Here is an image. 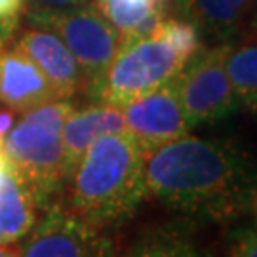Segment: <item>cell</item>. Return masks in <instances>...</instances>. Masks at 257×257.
<instances>
[{
  "instance_id": "1",
  "label": "cell",
  "mask_w": 257,
  "mask_h": 257,
  "mask_svg": "<svg viewBox=\"0 0 257 257\" xmlns=\"http://www.w3.org/2000/svg\"><path fill=\"white\" fill-rule=\"evenodd\" d=\"M149 198L187 223H232L246 217L257 196V166L229 139L187 134L145 156Z\"/></svg>"
},
{
  "instance_id": "2",
  "label": "cell",
  "mask_w": 257,
  "mask_h": 257,
  "mask_svg": "<svg viewBox=\"0 0 257 257\" xmlns=\"http://www.w3.org/2000/svg\"><path fill=\"white\" fill-rule=\"evenodd\" d=\"M145 156L128 132L95 139L67 179L61 204L105 230L132 219L149 198Z\"/></svg>"
},
{
  "instance_id": "3",
  "label": "cell",
  "mask_w": 257,
  "mask_h": 257,
  "mask_svg": "<svg viewBox=\"0 0 257 257\" xmlns=\"http://www.w3.org/2000/svg\"><path fill=\"white\" fill-rule=\"evenodd\" d=\"M71 110V99L48 101L19 114L2 138V151L8 164L25 179L40 211L57 202L55 198L65 187L61 136Z\"/></svg>"
},
{
  "instance_id": "4",
  "label": "cell",
  "mask_w": 257,
  "mask_h": 257,
  "mask_svg": "<svg viewBox=\"0 0 257 257\" xmlns=\"http://www.w3.org/2000/svg\"><path fill=\"white\" fill-rule=\"evenodd\" d=\"M191 57L162 35L122 40L109 67L84 88L90 101L124 107L172 82Z\"/></svg>"
},
{
  "instance_id": "5",
  "label": "cell",
  "mask_w": 257,
  "mask_h": 257,
  "mask_svg": "<svg viewBox=\"0 0 257 257\" xmlns=\"http://www.w3.org/2000/svg\"><path fill=\"white\" fill-rule=\"evenodd\" d=\"M27 18L31 25L54 31L67 44L82 69L86 86L101 76L122 44L120 33L92 4L65 10H27Z\"/></svg>"
},
{
  "instance_id": "6",
  "label": "cell",
  "mask_w": 257,
  "mask_h": 257,
  "mask_svg": "<svg viewBox=\"0 0 257 257\" xmlns=\"http://www.w3.org/2000/svg\"><path fill=\"white\" fill-rule=\"evenodd\" d=\"M229 44L200 50L175 76L179 101L191 126L213 124L240 109L234 88L225 67Z\"/></svg>"
},
{
  "instance_id": "7",
  "label": "cell",
  "mask_w": 257,
  "mask_h": 257,
  "mask_svg": "<svg viewBox=\"0 0 257 257\" xmlns=\"http://www.w3.org/2000/svg\"><path fill=\"white\" fill-rule=\"evenodd\" d=\"M18 257H120L114 240L86 219L50 204L35 227L19 240Z\"/></svg>"
},
{
  "instance_id": "8",
  "label": "cell",
  "mask_w": 257,
  "mask_h": 257,
  "mask_svg": "<svg viewBox=\"0 0 257 257\" xmlns=\"http://www.w3.org/2000/svg\"><path fill=\"white\" fill-rule=\"evenodd\" d=\"M174 80L120 107L126 120V132L136 139L145 155L183 138L193 130L179 101Z\"/></svg>"
},
{
  "instance_id": "9",
  "label": "cell",
  "mask_w": 257,
  "mask_h": 257,
  "mask_svg": "<svg viewBox=\"0 0 257 257\" xmlns=\"http://www.w3.org/2000/svg\"><path fill=\"white\" fill-rule=\"evenodd\" d=\"M16 46L40 69L61 99H71L78 92H84L86 80L82 69L54 31L33 25L19 35Z\"/></svg>"
},
{
  "instance_id": "10",
  "label": "cell",
  "mask_w": 257,
  "mask_h": 257,
  "mask_svg": "<svg viewBox=\"0 0 257 257\" xmlns=\"http://www.w3.org/2000/svg\"><path fill=\"white\" fill-rule=\"evenodd\" d=\"M54 99L61 97L27 55L16 44L0 48V107L19 116Z\"/></svg>"
},
{
  "instance_id": "11",
  "label": "cell",
  "mask_w": 257,
  "mask_h": 257,
  "mask_svg": "<svg viewBox=\"0 0 257 257\" xmlns=\"http://www.w3.org/2000/svg\"><path fill=\"white\" fill-rule=\"evenodd\" d=\"M122 132H126V120H124L122 109L116 105L90 101V105L80 109L73 107L65 120L63 136H61L65 183L95 139L109 134H122Z\"/></svg>"
},
{
  "instance_id": "12",
  "label": "cell",
  "mask_w": 257,
  "mask_h": 257,
  "mask_svg": "<svg viewBox=\"0 0 257 257\" xmlns=\"http://www.w3.org/2000/svg\"><path fill=\"white\" fill-rule=\"evenodd\" d=\"M174 4L198 31L227 42L246 25L253 0H174Z\"/></svg>"
},
{
  "instance_id": "13",
  "label": "cell",
  "mask_w": 257,
  "mask_h": 257,
  "mask_svg": "<svg viewBox=\"0 0 257 257\" xmlns=\"http://www.w3.org/2000/svg\"><path fill=\"white\" fill-rule=\"evenodd\" d=\"M42 211L25 179L8 164L0 179V234L6 244H18L35 227Z\"/></svg>"
},
{
  "instance_id": "14",
  "label": "cell",
  "mask_w": 257,
  "mask_h": 257,
  "mask_svg": "<svg viewBox=\"0 0 257 257\" xmlns=\"http://www.w3.org/2000/svg\"><path fill=\"white\" fill-rule=\"evenodd\" d=\"M95 8L122 40L153 35L166 19L168 0H95Z\"/></svg>"
},
{
  "instance_id": "15",
  "label": "cell",
  "mask_w": 257,
  "mask_h": 257,
  "mask_svg": "<svg viewBox=\"0 0 257 257\" xmlns=\"http://www.w3.org/2000/svg\"><path fill=\"white\" fill-rule=\"evenodd\" d=\"M122 257H215L194 238L187 221L147 230Z\"/></svg>"
},
{
  "instance_id": "16",
  "label": "cell",
  "mask_w": 257,
  "mask_h": 257,
  "mask_svg": "<svg viewBox=\"0 0 257 257\" xmlns=\"http://www.w3.org/2000/svg\"><path fill=\"white\" fill-rule=\"evenodd\" d=\"M225 67L242 109L257 114V38L227 50Z\"/></svg>"
},
{
  "instance_id": "17",
  "label": "cell",
  "mask_w": 257,
  "mask_h": 257,
  "mask_svg": "<svg viewBox=\"0 0 257 257\" xmlns=\"http://www.w3.org/2000/svg\"><path fill=\"white\" fill-rule=\"evenodd\" d=\"M225 257H257V219L251 217L227 232Z\"/></svg>"
},
{
  "instance_id": "18",
  "label": "cell",
  "mask_w": 257,
  "mask_h": 257,
  "mask_svg": "<svg viewBox=\"0 0 257 257\" xmlns=\"http://www.w3.org/2000/svg\"><path fill=\"white\" fill-rule=\"evenodd\" d=\"M25 2L29 4L27 10H65L90 4V0H25Z\"/></svg>"
},
{
  "instance_id": "19",
  "label": "cell",
  "mask_w": 257,
  "mask_h": 257,
  "mask_svg": "<svg viewBox=\"0 0 257 257\" xmlns=\"http://www.w3.org/2000/svg\"><path fill=\"white\" fill-rule=\"evenodd\" d=\"M18 29V18H0V48L8 44Z\"/></svg>"
},
{
  "instance_id": "20",
  "label": "cell",
  "mask_w": 257,
  "mask_h": 257,
  "mask_svg": "<svg viewBox=\"0 0 257 257\" xmlns=\"http://www.w3.org/2000/svg\"><path fill=\"white\" fill-rule=\"evenodd\" d=\"M25 0H0V18H19Z\"/></svg>"
},
{
  "instance_id": "21",
  "label": "cell",
  "mask_w": 257,
  "mask_h": 257,
  "mask_svg": "<svg viewBox=\"0 0 257 257\" xmlns=\"http://www.w3.org/2000/svg\"><path fill=\"white\" fill-rule=\"evenodd\" d=\"M0 257H18V249L12 244H0Z\"/></svg>"
},
{
  "instance_id": "22",
  "label": "cell",
  "mask_w": 257,
  "mask_h": 257,
  "mask_svg": "<svg viewBox=\"0 0 257 257\" xmlns=\"http://www.w3.org/2000/svg\"><path fill=\"white\" fill-rule=\"evenodd\" d=\"M6 168H8V160H6V155L2 151V141H0V179H2V175L6 172Z\"/></svg>"
},
{
  "instance_id": "23",
  "label": "cell",
  "mask_w": 257,
  "mask_h": 257,
  "mask_svg": "<svg viewBox=\"0 0 257 257\" xmlns=\"http://www.w3.org/2000/svg\"><path fill=\"white\" fill-rule=\"evenodd\" d=\"M251 16H253V23L257 27V0H253V6H251Z\"/></svg>"
},
{
  "instance_id": "24",
  "label": "cell",
  "mask_w": 257,
  "mask_h": 257,
  "mask_svg": "<svg viewBox=\"0 0 257 257\" xmlns=\"http://www.w3.org/2000/svg\"><path fill=\"white\" fill-rule=\"evenodd\" d=\"M249 215H251L253 219H257V196H255V200H253V206H251V211H249Z\"/></svg>"
},
{
  "instance_id": "25",
  "label": "cell",
  "mask_w": 257,
  "mask_h": 257,
  "mask_svg": "<svg viewBox=\"0 0 257 257\" xmlns=\"http://www.w3.org/2000/svg\"><path fill=\"white\" fill-rule=\"evenodd\" d=\"M0 244H6V242H4V238H2V234H0Z\"/></svg>"
}]
</instances>
